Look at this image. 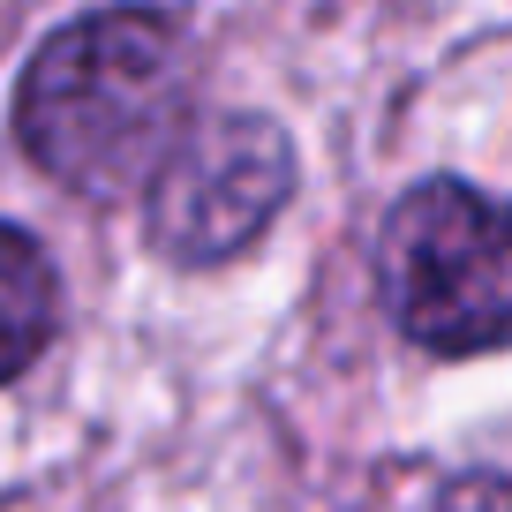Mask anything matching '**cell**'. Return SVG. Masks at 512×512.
<instances>
[{"label":"cell","instance_id":"3957f363","mask_svg":"<svg viewBox=\"0 0 512 512\" xmlns=\"http://www.w3.org/2000/svg\"><path fill=\"white\" fill-rule=\"evenodd\" d=\"M294 196V144L264 113H211L189 121L181 144L144 181V226L151 249L174 264H226L249 249L279 204Z\"/></svg>","mask_w":512,"mask_h":512},{"label":"cell","instance_id":"6da1fadb","mask_svg":"<svg viewBox=\"0 0 512 512\" xmlns=\"http://www.w3.org/2000/svg\"><path fill=\"white\" fill-rule=\"evenodd\" d=\"M196 113V38L174 8H98L31 53L16 136L68 196H136Z\"/></svg>","mask_w":512,"mask_h":512},{"label":"cell","instance_id":"5b68a950","mask_svg":"<svg viewBox=\"0 0 512 512\" xmlns=\"http://www.w3.org/2000/svg\"><path fill=\"white\" fill-rule=\"evenodd\" d=\"M437 512H505V482L482 467V475H460L445 497H437Z\"/></svg>","mask_w":512,"mask_h":512},{"label":"cell","instance_id":"7a4b0ae2","mask_svg":"<svg viewBox=\"0 0 512 512\" xmlns=\"http://www.w3.org/2000/svg\"><path fill=\"white\" fill-rule=\"evenodd\" d=\"M384 309L422 354H490L512 324L505 294V211L475 181H415L377 241Z\"/></svg>","mask_w":512,"mask_h":512},{"label":"cell","instance_id":"277c9868","mask_svg":"<svg viewBox=\"0 0 512 512\" xmlns=\"http://www.w3.org/2000/svg\"><path fill=\"white\" fill-rule=\"evenodd\" d=\"M61 324V279L23 226L0 219V384H16Z\"/></svg>","mask_w":512,"mask_h":512}]
</instances>
